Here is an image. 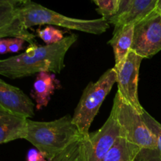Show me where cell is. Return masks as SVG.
Returning <instances> with one entry per match:
<instances>
[{
  "mask_svg": "<svg viewBox=\"0 0 161 161\" xmlns=\"http://www.w3.org/2000/svg\"><path fill=\"white\" fill-rule=\"evenodd\" d=\"M119 124L113 113L100 129L83 138L85 161H105L108 151L119 137Z\"/></svg>",
  "mask_w": 161,
  "mask_h": 161,
  "instance_id": "8",
  "label": "cell"
},
{
  "mask_svg": "<svg viewBox=\"0 0 161 161\" xmlns=\"http://www.w3.org/2000/svg\"><path fill=\"white\" fill-rule=\"evenodd\" d=\"M9 53L8 50V39H0V54Z\"/></svg>",
  "mask_w": 161,
  "mask_h": 161,
  "instance_id": "24",
  "label": "cell"
},
{
  "mask_svg": "<svg viewBox=\"0 0 161 161\" xmlns=\"http://www.w3.org/2000/svg\"><path fill=\"white\" fill-rule=\"evenodd\" d=\"M25 41L19 38H9L8 39V50L9 53H17L23 49Z\"/></svg>",
  "mask_w": 161,
  "mask_h": 161,
  "instance_id": "21",
  "label": "cell"
},
{
  "mask_svg": "<svg viewBox=\"0 0 161 161\" xmlns=\"http://www.w3.org/2000/svg\"><path fill=\"white\" fill-rule=\"evenodd\" d=\"M120 0H97V11L102 17L108 20L119 10Z\"/></svg>",
  "mask_w": 161,
  "mask_h": 161,
  "instance_id": "19",
  "label": "cell"
},
{
  "mask_svg": "<svg viewBox=\"0 0 161 161\" xmlns=\"http://www.w3.org/2000/svg\"><path fill=\"white\" fill-rule=\"evenodd\" d=\"M27 118L0 111V145L17 139H25Z\"/></svg>",
  "mask_w": 161,
  "mask_h": 161,
  "instance_id": "11",
  "label": "cell"
},
{
  "mask_svg": "<svg viewBox=\"0 0 161 161\" xmlns=\"http://www.w3.org/2000/svg\"><path fill=\"white\" fill-rule=\"evenodd\" d=\"M156 10L157 12H159L160 14H161V0H158V3H157V9Z\"/></svg>",
  "mask_w": 161,
  "mask_h": 161,
  "instance_id": "25",
  "label": "cell"
},
{
  "mask_svg": "<svg viewBox=\"0 0 161 161\" xmlns=\"http://www.w3.org/2000/svg\"><path fill=\"white\" fill-rule=\"evenodd\" d=\"M77 39V35L72 34L54 44L29 45L24 53L0 60V75L15 80L42 72L60 73L64 68L66 53Z\"/></svg>",
  "mask_w": 161,
  "mask_h": 161,
  "instance_id": "1",
  "label": "cell"
},
{
  "mask_svg": "<svg viewBox=\"0 0 161 161\" xmlns=\"http://www.w3.org/2000/svg\"><path fill=\"white\" fill-rule=\"evenodd\" d=\"M58 86V81L53 73L42 72L37 74L31 95L36 101L38 110L47 106L50 97Z\"/></svg>",
  "mask_w": 161,
  "mask_h": 161,
  "instance_id": "12",
  "label": "cell"
},
{
  "mask_svg": "<svg viewBox=\"0 0 161 161\" xmlns=\"http://www.w3.org/2000/svg\"><path fill=\"white\" fill-rule=\"evenodd\" d=\"M78 127L70 115L50 122H39L28 119L25 140L29 142L47 160L51 161L69 146L83 140Z\"/></svg>",
  "mask_w": 161,
  "mask_h": 161,
  "instance_id": "2",
  "label": "cell"
},
{
  "mask_svg": "<svg viewBox=\"0 0 161 161\" xmlns=\"http://www.w3.org/2000/svg\"><path fill=\"white\" fill-rule=\"evenodd\" d=\"M27 161H47V158L37 149H31L27 154Z\"/></svg>",
  "mask_w": 161,
  "mask_h": 161,
  "instance_id": "22",
  "label": "cell"
},
{
  "mask_svg": "<svg viewBox=\"0 0 161 161\" xmlns=\"http://www.w3.org/2000/svg\"><path fill=\"white\" fill-rule=\"evenodd\" d=\"M142 116L149 130L155 135L157 146L156 149H140L135 157V161H161V124L146 109L142 113Z\"/></svg>",
  "mask_w": 161,
  "mask_h": 161,
  "instance_id": "15",
  "label": "cell"
},
{
  "mask_svg": "<svg viewBox=\"0 0 161 161\" xmlns=\"http://www.w3.org/2000/svg\"><path fill=\"white\" fill-rule=\"evenodd\" d=\"M111 113L119 124V137L138 146L140 149H156L157 138L145 123L141 113L116 92Z\"/></svg>",
  "mask_w": 161,
  "mask_h": 161,
  "instance_id": "5",
  "label": "cell"
},
{
  "mask_svg": "<svg viewBox=\"0 0 161 161\" xmlns=\"http://www.w3.org/2000/svg\"><path fill=\"white\" fill-rule=\"evenodd\" d=\"M134 0H120V3H119V10H118L117 14L113 17L112 18H110L109 20H108V22L112 25H113L115 21L116 20L119 18L120 17H122L124 14H125L127 11L129 10V9L131 6L132 3H133Z\"/></svg>",
  "mask_w": 161,
  "mask_h": 161,
  "instance_id": "20",
  "label": "cell"
},
{
  "mask_svg": "<svg viewBox=\"0 0 161 161\" xmlns=\"http://www.w3.org/2000/svg\"><path fill=\"white\" fill-rule=\"evenodd\" d=\"M92 1H93V2H94V3H95V4H96V5H97V0H92Z\"/></svg>",
  "mask_w": 161,
  "mask_h": 161,
  "instance_id": "26",
  "label": "cell"
},
{
  "mask_svg": "<svg viewBox=\"0 0 161 161\" xmlns=\"http://www.w3.org/2000/svg\"><path fill=\"white\" fill-rule=\"evenodd\" d=\"M51 161H85L83 140L69 146Z\"/></svg>",
  "mask_w": 161,
  "mask_h": 161,
  "instance_id": "17",
  "label": "cell"
},
{
  "mask_svg": "<svg viewBox=\"0 0 161 161\" xmlns=\"http://www.w3.org/2000/svg\"><path fill=\"white\" fill-rule=\"evenodd\" d=\"M140 148L119 137L110 149L105 161H135Z\"/></svg>",
  "mask_w": 161,
  "mask_h": 161,
  "instance_id": "16",
  "label": "cell"
},
{
  "mask_svg": "<svg viewBox=\"0 0 161 161\" xmlns=\"http://www.w3.org/2000/svg\"><path fill=\"white\" fill-rule=\"evenodd\" d=\"M116 83V72L112 68L102 75L97 81L90 82L83 91L72 116V123L78 127L83 138L89 135L91 124Z\"/></svg>",
  "mask_w": 161,
  "mask_h": 161,
  "instance_id": "4",
  "label": "cell"
},
{
  "mask_svg": "<svg viewBox=\"0 0 161 161\" xmlns=\"http://www.w3.org/2000/svg\"><path fill=\"white\" fill-rule=\"evenodd\" d=\"M34 106L21 90L0 79V111L29 119L34 116Z\"/></svg>",
  "mask_w": 161,
  "mask_h": 161,
  "instance_id": "9",
  "label": "cell"
},
{
  "mask_svg": "<svg viewBox=\"0 0 161 161\" xmlns=\"http://www.w3.org/2000/svg\"><path fill=\"white\" fill-rule=\"evenodd\" d=\"M38 37L40 38L47 45L59 42L64 39V31L53 26L45 27L42 29L36 30Z\"/></svg>",
  "mask_w": 161,
  "mask_h": 161,
  "instance_id": "18",
  "label": "cell"
},
{
  "mask_svg": "<svg viewBox=\"0 0 161 161\" xmlns=\"http://www.w3.org/2000/svg\"><path fill=\"white\" fill-rule=\"evenodd\" d=\"M130 50L151 58L161 50V14L157 10L135 24Z\"/></svg>",
  "mask_w": 161,
  "mask_h": 161,
  "instance_id": "6",
  "label": "cell"
},
{
  "mask_svg": "<svg viewBox=\"0 0 161 161\" xmlns=\"http://www.w3.org/2000/svg\"><path fill=\"white\" fill-rule=\"evenodd\" d=\"M157 3L158 0H134L129 10L113 23L114 28L135 25L155 11Z\"/></svg>",
  "mask_w": 161,
  "mask_h": 161,
  "instance_id": "14",
  "label": "cell"
},
{
  "mask_svg": "<svg viewBox=\"0 0 161 161\" xmlns=\"http://www.w3.org/2000/svg\"><path fill=\"white\" fill-rule=\"evenodd\" d=\"M143 59L130 50L120 64L113 67L116 72L117 92L141 114L145 108L142 106L138 98V79L140 66Z\"/></svg>",
  "mask_w": 161,
  "mask_h": 161,
  "instance_id": "7",
  "label": "cell"
},
{
  "mask_svg": "<svg viewBox=\"0 0 161 161\" xmlns=\"http://www.w3.org/2000/svg\"><path fill=\"white\" fill-rule=\"evenodd\" d=\"M5 37L19 38L36 46V36L22 25L17 12V7L0 6V39Z\"/></svg>",
  "mask_w": 161,
  "mask_h": 161,
  "instance_id": "10",
  "label": "cell"
},
{
  "mask_svg": "<svg viewBox=\"0 0 161 161\" xmlns=\"http://www.w3.org/2000/svg\"><path fill=\"white\" fill-rule=\"evenodd\" d=\"M31 0H0V6H11L17 7Z\"/></svg>",
  "mask_w": 161,
  "mask_h": 161,
  "instance_id": "23",
  "label": "cell"
},
{
  "mask_svg": "<svg viewBox=\"0 0 161 161\" xmlns=\"http://www.w3.org/2000/svg\"><path fill=\"white\" fill-rule=\"evenodd\" d=\"M17 12L26 29L36 25H49V26L55 25L90 34L101 35L109 28V23L103 17L94 20L72 18L32 1L17 6Z\"/></svg>",
  "mask_w": 161,
  "mask_h": 161,
  "instance_id": "3",
  "label": "cell"
},
{
  "mask_svg": "<svg viewBox=\"0 0 161 161\" xmlns=\"http://www.w3.org/2000/svg\"><path fill=\"white\" fill-rule=\"evenodd\" d=\"M135 25H125L120 28H114L113 37L108 43L112 46L115 56V65L120 64L131 49L133 42Z\"/></svg>",
  "mask_w": 161,
  "mask_h": 161,
  "instance_id": "13",
  "label": "cell"
}]
</instances>
